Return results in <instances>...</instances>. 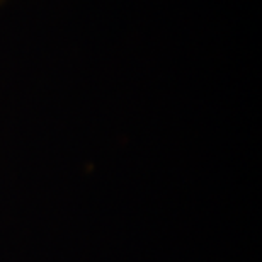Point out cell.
Here are the masks:
<instances>
[{
    "label": "cell",
    "instance_id": "6da1fadb",
    "mask_svg": "<svg viewBox=\"0 0 262 262\" xmlns=\"http://www.w3.org/2000/svg\"><path fill=\"white\" fill-rule=\"evenodd\" d=\"M0 2H2V0H0Z\"/></svg>",
    "mask_w": 262,
    "mask_h": 262
}]
</instances>
